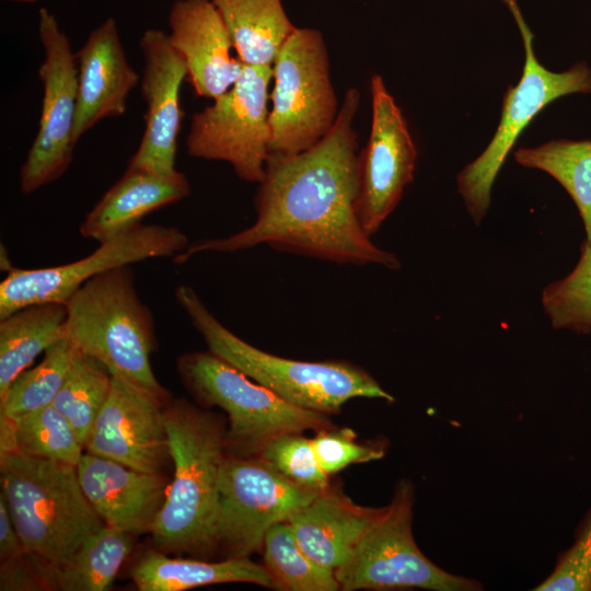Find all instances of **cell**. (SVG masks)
I'll use <instances>...</instances> for the list:
<instances>
[{
	"instance_id": "1",
	"label": "cell",
	"mask_w": 591,
	"mask_h": 591,
	"mask_svg": "<svg viewBox=\"0 0 591 591\" xmlns=\"http://www.w3.org/2000/svg\"><path fill=\"white\" fill-rule=\"evenodd\" d=\"M359 103V91L348 89L322 140L296 154L269 153L251 227L189 244L174 262L182 264L204 252L234 253L267 244L337 264L399 269V259L372 242L357 216L359 153L352 124Z\"/></svg>"
},
{
	"instance_id": "2",
	"label": "cell",
	"mask_w": 591,
	"mask_h": 591,
	"mask_svg": "<svg viewBox=\"0 0 591 591\" xmlns=\"http://www.w3.org/2000/svg\"><path fill=\"white\" fill-rule=\"evenodd\" d=\"M164 417L174 473L152 543L169 555L205 559L216 554L225 424L183 398L170 402Z\"/></svg>"
},
{
	"instance_id": "3",
	"label": "cell",
	"mask_w": 591,
	"mask_h": 591,
	"mask_svg": "<svg viewBox=\"0 0 591 591\" xmlns=\"http://www.w3.org/2000/svg\"><path fill=\"white\" fill-rule=\"evenodd\" d=\"M2 495L27 554L49 571L105 525L86 498L77 466L1 452Z\"/></svg>"
},
{
	"instance_id": "4",
	"label": "cell",
	"mask_w": 591,
	"mask_h": 591,
	"mask_svg": "<svg viewBox=\"0 0 591 591\" xmlns=\"http://www.w3.org/2000/svg\"><path fill=\"white\" fill-rule=\"evenodd\" d=\"M175 298L209 351L297 406L328 415L356 397L394 401L370 373L348 361H299L254 347L221 324L189 286H178Z\"/></svg>"
},
{
	"instance_id": "5",
	"label": "cell",
	"mask_w": 591,
	"mask_h": 591,
	"mask_svg": "<svg viewBox=\"0 0 591 591\" xmlns=\"http://www.w3.org/2000/svg\"><path fill=\"white\" fill-rule=\"evenodd\" d=\"M65 305L66 338L74 348L101 361L112 375L170 399L151 367L154 318L138 296L130 265L91 278Z\"/></svg>"
},
{
	"instance_id": "6",
	"label": "cell",
	"mask_w": 591,
	"mask_h": 591,
	"mask_svg": "<svg viewBox=\"0 0 591 591\" xmlns=\"http://www.w3.org/2000/svg\"><path fill=\"white\" fill-rule=\"evenodd\" d=\"M177 369L198 402L227 413V454L259 456L269 442L282 434L336 427L327 414L283 399L209 350L181 356Z\"/></svg>"
},
{
	"instance_id": "7",
	"label": "cell",
	"mask_w": 591,
	"mask_h": 591,
	"mask_svg": "<svg viewBox=\"0 0 591 591\" xmlns=\"http://www.w3.org/2000/svg\"><path fill=\"white\" fill-rule=\"evenodd\" d=\"M271 67L269 152L296 154L322 140L339 111L322 33L296 27Z\"/></svg>"
},
{
	"instance_id": "8",
	"label": "cell",
	"mask_w": 591,
	"mask_h": 591,
	"mask_svg": "<svg viewBox=\"0 0 591 591\" xmlns=\"http://www.w3.org/2000/svg\"><path fill=\"white\" fill-rule=\"evenodd\" d=\"M415 493L399 480L393 497L350 558L335 570L343 591L405 590L476 591L482 583L448 572L427 558L413 536Z\"/></svg>"
},
{
	"instance_id": "9",
	"label": "cell",
	"mask_w": 591,
	"mask_h": 591,
	"mask_svg": "<svg viewBox=\"0 0 591 591\" xmlns=\"http://www.w3.org/2000/svg\"><path fill=\"white\" fill-rule=\"evenodd\" d=\"M523 38L525 61L519 82L507 89L497 130L486 149L457 175V192L476 224L490 206L491 187L517 139L549 103L575 93H591V68L579 62L554 72L538 62L533 34L522 16L517 20Z\"/></svg>"
},
{
	"instance_id": "10",
	"label": "cell",
	"mask_w": 591,
	"mask_h": 591,
	"mask_svg": "<svg viewBox=\"0 0 591 591\" xmlns=\"http://www.w3.org/2000/svg\"><path fill=\"white\" fill-rule=\"evenodd\" d=\"M273 67L244 65L237 81L194 113L186 138L190 157L224 161L239 178L260 183L269 155L268 86Z\"/></svg>"
},
{
	"instance_id": "11",
	"label": "cell",
	"mask_w": 591,
	"mask_h": 591,
	"mask_svg": "<svg viewBox=\"0 0 591 591\" xmlns=\"http://www.w3.org/2000/svg\"><path fill=\"white\" fill-rule=\"evenodd\" d=\"M220 515L216 553L224 559L262 552L268 530L321 493L287 478L259 456L227 454L219 479Z\"/></svg>"
},
{
	"instance_id": "12",
	"label": "cell",
	"mask_w": 591,
	"mask_h": 591,
	"mask_svg": "<svg viewBox=\"0 0 591 591\" xmlns=\"http://www.w3.org/2000/svg\"><path fill=\"white\" fill-rule=\"evenodd\" d=\"M188 239L179 229L139 223L106 240L86 257L65 265L10 268L0 283V318L36 303L61 302L91 278L116 267L155 257H175Z\"/></svg>"
},
{
	"instance_id": "13",
	"label": "cell",
	"mask_w": 591,
	"mask_h": 591,
	"mask_svg": "<svg viewBox=\"0 0 591 591\" xmlns=\"http://www.w3.org/2000/svg\"><path fill=\"white\" fill-rule=\"evenodd\" d=\"M38 36L45 53L38 68L44 92L38 130L20 170L23 194H32L62 176L72 161L76 147V54L56 18L45 8L39 10Z\"/></svg>"
},
{
	"instance_id": "14",
	"label": "cell",
	"mask_w": 591,
	"mask_h": 591,
	"mask_svg": "<svg viewBox=\"0 0 591 591\" xmlns=\"http://www.w3.org/2000/svg\"><path fill=\"white\" fill-rule=\"evenodd\" d=\"M372 119L369 140L359 153L356 204L362 229L373 235L412 183L417 149L407 123L381 76L370 81Z\"/></svg>"
},
{
	"instance_id": "15",
	"label": "cell",
	"mask_w": 591,
	"mask_h": 591,
	"mask_svg": "<svg viewBox=\"0 0 591 591\" xmlns=\"http://www.w3.org/2000/svg\"><path fill=\"white\" fill-rule=\"evenodd\" d=\"M170 402L113 375L109 396L92 426L85 452L163 474L172 461L164 417Z\"/></svg>"
},
{
	"instance_id": "16",
	"label": "cell",
	"mask_w": 591,
	"mask_h": 591,
	"mask_svg": "<svg viewBox=\"0 0 591 591\" xmlns=\"http://www.w3.org/2000/svg\"><path fill=\"white\" fill-rule=\"evenodd\" d=\"M139 45L143 60L140 86L147 106L146 127L127 167L172 176L177 173L175 157L184 117L179 95L187 68L164 31H144Z\"/></svg>"
},
{
	"instance_id": "17",
	"label": "cell",
	"mask_w": 591,
	"mask_h": 591,
	"mask_svg": "<svg viewBox=\"0 0 591 591\" xmlns=\"http://www.w3.org/2000/svg\"><path fill=\"white\" fill-rule=\"evenodd\" d=\"M169 38L182 56L195 93L215 100L240 78L244 63L212 0H176L169 13Z\"/></svg>"
},
{
	"instance_id": "18",
	"label": "cell",
	"mask_w": 591,
	"mask_h": 591,
	"mask_svg": "<svg viewBox=\"0 0 591 591\" xmlns=\"http://www.w3.org/2000/svg\"><path fill=\"white\" fill-rule=\"evenodd\" d=\"M80 485L106 525L131 535L151 533L165 502L169 479L84 452L77 464Z\"/></svg>"
},
{
	"instance_id": "19",
	"label": "cell",
	"mask_w": 591,
	"mask_h": 591,
	"mask_svg": "<svg viewBox=\"0 0 591 591\" xmlns=\"http://www.w3.org/2000/svg\"><path fill=\"white\" fill-rule=\"evenodd\" d=\"M78 105L74 143L99 121L123 116L140 77L127 60L117 24L108 18L90 32L76 54Z\"/></svg>"
},
{
	"instance_id": "20",
	"label": "cell",
	"mask_w": 591,
	"mask_h": 591,
	"mask_svg": "<svg viewBox=\"0 0 591 591\" xmlns=\"http://www.w3.org/2000/svg\"><path fill=\"white\" fill-rule=\"evenodd\" d=\"M383 508L355 503L332 487L286 520L302 549L320 565L336 570L352 555Z\"/></svg>"
},
{
	"instance_id": "21",
	"label": "cell",
	"mask_w": 591,
	"mask_h": 591,
	"mask_svg": "<svg viewBox=\"0 0 591 591\" xmlns=\"http://www.w3.org/2000/svg\"><path fill=\"white\" fill-rule=\"evenodd\" d=\"M190 193L187 177L179 171L162 176L126 169L124 175L101 197L80 225L85 239L100 243L141 223L150 212L176 202Z\"/></svg>"
},
{
	"instance_id": "22",
	"label": "cell",
	"mask_w": 591,
	"mask_h": 591,
	"mask_svg": "<svg viewBox=\"0 0 591 591\" xmlns=\"http://www.w3.org/2000/svg\"><path fill=\"white\" fill-rule=\"evenodd\" d=\"M130 576L140 591H184L231 582L274 588L264 564L255 563L250 557L210 563L195 557H171L155 548L140 557L131 568Z\"/></svg>"
},
{
	"instance_id": "23",
	"label": "cell",
	"mask_w": 591,
	"mask_h": 591,
	"mask_svg": "<svg viewBox=\"0 0 591 591\" xmlns=\"http://www.w3.org/2000/svg\"><path fill=\"white\" fill-rule=\"evenodd\" d=\"M66 318L61 302L31 304L0 318V398L42 352L66 338Z\"/></svg>"
},
{
	"instance_id": "24",
	"label": "cell",
	"mask_w": 591,
	"mask_h": 591,
	"mask_svg": "<svg viewBox=\"0 0 591 591\" xmlns=\"http://www.w3.org/2000/svg\"><path fill=\"white\" fill-rule=\"evenodd\" d=\"M244 65L273 66L294 26L281 0H212Z\"/></svg>"
},
{
	"instance_id": "25",
	"label": "cell",
	"mask_w": 591,
	"mask_h": 591,
	"mask_svg": "<svg viewBox=\"0 0 591 591\" xmlns=\"http://www.w3.org/2000/svg\"><path fill=\"white\" fill-rule=\"evenodd\" d=\"M134 535L104 525L62 565L54 569V589L105 591L134 547Z\"/></svg>"
},
{
	"instance_id": "26",
	"label": "cell",
	"mask_w": 591,
	"mask_h": 591,
	"mask_svg": "<svg viewBox=\"0 0 591 591\" xmlns=\"http://www.w3.org/2000/svg\"><path fill=\"white\" fill-rule=\"evenodd\" d=\"M515 161L553 176L572 198L591 245V140H552L533 148H519Z\"/></svg>"
},
{
	"instance_id": "27",
	"label": "cell",
	"mask_w": 591,
	"mask_h": 591,
	"mask_svg": "<svg viewBox=\"0 0 591 591\" xmlns=\"http://www.w3.org/2000/svg\"><path fill=\"white\" fill-rule=\"evenodd\" d=\"M1 418V431L9 444L4 451L77 466L84 443L69 420L53 405L28 413L14 421ZM1 451V452H4Z\"/></svg>"
},
{
	"instance_id": "28",
	"label": "cell",
	"mask_w": 591,
	"mask_h": 591,
	"mask_svg": "<svg viewBox=\"0 0 591 591\" xmlns=\"http://www.w3.org/2000/svg\"><path fill=\"white\" fill-rule=\"evenodd\" d=\"M262 553L264 566L277 590H340L335 571L316 563L302 549L287 521L268 530Z\"/></svg>"
},
{
	"instance_id": "29",
	"label": "cell",
	"mask_w": 591,
	"mask_h": 591,
	"mask_svg": "<svg viewBox=\"0 0 591 591\" xmlns=\"http://www.w3.org/2000/svg\"><path fill=\"white\" fill-rule=\"evenodd\" d=\"M112 381V373L101 361L74 348L69 371L53 406L69 420L84 444L109 396Z\"/></svg>"
},
{
	"instance_id": "30",
	"label": "cell",
	"mask_w": 591,
	"mask_h": 591,
	"mask_svg": "<svg viewBox=\"0 0 591 591\" xmlns=\"http://www.w3.org/2000/svg\"><path fill=\"white\" fill-rule=\"evenodd\" d=\"M74 347L61 339L44 352L43 360L24 370L0 398V417L14 421L18 418L53 405L70 368Z\"/></svg>"
},
{
	"instance_id": "31",
	"label": "cell",
	"mask_w": 591,
	"mask_h": 591,
	"mask_svg": "<svg viewBox=\"0 0 591 591\" xmlns=\"http://www.w3.org/2000/svg\"><path fill=\"white\" fill-rule=\"evenodd\" d=\"M542 305L554 328L591 332V245L587 240L572 271L544 288Z\"/></svg>"
},
{
	"instance_id": "32",
	"label": "cell",
	"mask_w": 591,
	"mask_h": 591,
	"mask_svg": "<svg viewBox=\"0 0 591 591\" xmlns=\"http://www.w3.org/2000/svg\"><path fill=\"white\" fill-rule=\"evenodd\" d=\"M286 433L269 442L259 457L296 484L322 493L331 487L329 475L320 465L312 438Z\"/></svg>"
},
{
	"instance_id": "33",
	"label": "cell",
	"mask_w": 591,
	"mask_h": 591,
	"mask_svg": "<svg viewBox=\"0 0 591 591\" xmlns=\"http://www.w3.org/2000/svg\"><path fill=\"white\" fill-rule=\"evenodd\" d=\"M534 590H591V507L577 529L573 544L558 556L552 573Z\"/></svg>"
},
{
	"instance_id": "34",
	"label": "cell",
	"mask_w": 591,
	"mask_h": 591,
	"mask_svg": "<svg viewBox=\"0 0 591 591\" xmlns=\"http://www.w3.org/2000/svg\"><path fill=\"white\" fill-rule=\"evenodd\" d=\"M312 443L321 467L328 475L351 464L375 461L385 455V445L360 443L357 433L347 427L316 431Z\"/></svg>"
},
{
	"instance_id": "35",
	"label": "cell",
	"mask_w": 591,
	"mask_h": 591,
	"mask_svg": "<svg viewBox=\"0 0 591 591\" xmlns=\"http://www.w3.org/2000/svg\"><path fill=\"white\" fill-rule=\"evenodd\" d=\"M27 552L13 523L4 496L0 493V560L1 564L16 560Z\"/></svg>"
},
{
	"instance_id": "36",
	"label": "cell",
	"mask_w": 591,
	"mask_h": 591,
	"mask_svg": "<svg viewBox=\"0 0 591 591\" xmlns=\"http://www.w3.org/2000/svg\"><path fill=\"white\" fill-rule=\"evenodd\" d=\"M14 1H19V2H35L36 0H14Z\"/></svg>"
}]
</instances>
